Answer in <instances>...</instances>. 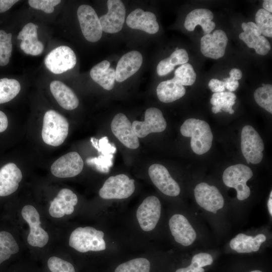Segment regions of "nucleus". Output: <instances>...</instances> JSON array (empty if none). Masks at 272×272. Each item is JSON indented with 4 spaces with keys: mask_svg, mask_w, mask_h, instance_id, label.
I'll return each instance as SVG.
<instances>
[{
    "mask_svg": "<svg viewBox=\"0 0 272 272\" xmlns=\"http://www.w3.org/2000/svg\"><path fill=\"white\" fill-rule=\"evenodd\" d=\"M77 15L85 38L91 42L99 41L103 31L99 18L94 9L89 5H81L78 8Z\"/></svg>",
    "mask_w": 272,
    "mask_h": 272,
    "instance_id": "9",
    "label": "nucleus"
},
{
    "mask_svg": "<svg viewBox=\"0 0 272 272\" xmlns=\"http://www.w3.org/2000/svg\"><path fill=\"white\" fill-rule=\"evenodd\" d=\"M241 148L247 163L256 164L263 158L264 143L257 131L251 125L244 126L241 131Z\"/></svg>",
    "mask_w": 272,
    "mask_h": 272,
    "instance_id": "6",
    "label": "nucleus"
},
{
    "mask_svg": "<svg viewBox=\"0 0 272 272\" xmlns=\"http://www.w3.org/2000/svg\"><path fill=\"white\" fill-rule=\"evenodd\" d=\"M78 201V197L73 191L68 188H62L51 201L49 213L51 216L56 218L71 215L74 212Z\"/></svg>",
    "mask_w": 272,
    "mask_h": 272,
    "instance_id": "20",
    "label": "nucleus"
},
{
    "mask_svg": "<svg viewBox=\"0 0 272 272\" xmlns=\"http://www.w3.org/2000/svg\"><path fill=\"white\" fill-rule=\"evenodd\" d=\"M9 121L6 114L0 110V133L5 131L8 128Z\"/></svg>",
    "mask_w": 272,
    "mask_h": 272,
    "instance_id": "45",
    "label": "nucleus"
},
{
    "mask_svg": "<svg viewBox=\"0 0 272 272\" xmlns=\"http://www.w3.org/2000/svg\"><path fill=\"white\" fill-rule=\"evenodd\" d=\"M256 25L261 34L268 37H272V15L263 9L258 10L255 14Z\"/></svg>",
    "mask_w": 272,
    "mask_h": 272,
    "instance_id": "38",
    "label": "nucleus"
},
{
    "mask_svg": "<svg viewBox=\"0 0 272 272\" xmlns=\"http://www.w3.org/2000/svg\"><path fill=\"white\" fill-rule=\"evenodd\" d=\"M83 167L81 156L76 152H71L56 160L50 167V171L56 177L70 178L79 174Z\"/></svg>",
    "mask_w": 272,
    "mask_h": 272,
    "instance_id": "13",
    "label": "nucleus"
},
{
    "mask_svg": "<svg viewBox=\"0 0 272 272\" xmlns=\"http://www.w3.org/2000/svg\"><path fill=\"white\" fill-rule=\"evenodd\" d=\"M252 176V171L248 166L238 164L227 168L222 178L226 186L236 189L237 199L243 200L250 196V189L246 183Z\"/></svg>",
    "mask_w": 272,
    "mask_h": 272,
    "instance_id": "4",
    "label": "nucleus"
},
{
    "mask_svg": "<svg viewBox=\"0 0 272 272\" xmlns=\"http://www.w3.org/2000/svg\"><path fill=\"white\" fill-rule=\"evenodd\" d=\"M241 28L243 32L240 33L239 37L249 48H254L259 55H266L270 49L268 40L263 36L257 25L252 22L243 23Z\"/></svg>",
    "mask_w": 272,
    "mask_h": 272,
    "instance_id": "18",
    "label": "nucleus"
},
{
    "mask_svg": "<svg viewBox=\"0 0 272 272\" xmlns=\"http://www.w3.org/2000/svg\"><path fill=\"white\" fill-rule=\"evenodd\" d=\"M108 12L99 18L102 31L108 33H115L122 28L125 16V8L120 0H108Z\"/></svg>",
    "mask_w": 272,
    "mask_h": 272,
    "instance_id": "14",
    "label": "nucleus"
},
{
    "mask_svg": "<svg viewBox=\"0 0 272 272\" xmlns=\"http://www.w3.org/2000/svg\"><path fill=\"white\" fill-rule=\"evenodd\" d=\"M134 190V180L121 174L109 177L100 189L99 194L105 199H124L129 197Z\"/></svg>",
    "mask_w": 272,
    "mask_h": 272,
    "instance_id": "5",
    "label": "nucleus"
},
{
    "mask_svg": "<svg viewBox=\"0 0 272 272\" xmlns=\"http://www.w3.org/2000/svg\"><path fill=\"white\" fill-rule=\"evenodd\" d=\"M103 232L92 227H78L71 234L69 245L76 250L85 253L105 249Z\"/></svg>",
    "mask_w": 272,
    "mask_h": 272,
    "instance_id": "3",
    "label": "nucleus"
},
{
    "mask_svg": "<svg viewBox=\"0 0 272 272\" xmlns=\"http://www.w3.org/2000/svg\"><path fill=\"white\" fill-rule=\"evenodd\" d=\"M150 262L147 259L139 257L119 264L114 272H150Z\"/></svg>",
    "mask_w": 272,
    "mask_h": 272,
    "instance_id": "34",
    "label": "nucleus"
},
{
    "mask_svg": "<svg viewBox=\"0 0 272 272\" xmlns=\"http://www.w3.org/2000/svg\"><path fill=\"white\" fill-rule=\"evenodd\" d=\"M47 266L51 272H75L71 263L56 256H51L48 259Z\"/></svg>",
    "mask_w": 272,
    "mask_h": 272,
    "instance_id": "40",
    "label": "nucleus"
},
{
    "mask_svg": "<svg viewBox=\"0 0 272 272\" xmlns=\"http://www.w3.org/2000/svg\"><path fill=\"white\" fill-rule=\"evenodd\" d=\"M158 99L164 103H170L182 97L186 93L183 86L174 78L161 82L156 89Z\"/></svg>",
    "mask_w": 272,
    "mask_h": 272,
    "instance_id": "29",
    "label": "nucleus"
},
{
    "mask_svg": "<svg viewBox=\"0 0 272 272\" xmlns=\"http://www.w3.org/2000/svg\"><path fill=\"white\" fill-rule=\"evenodd\" d=\"M161 204L159 198L154 195L146 197L140 205L136 213L142 229L148 232L156 226L161 216Z\"/></svg>",
    "mask_w": 272,
    "mask_h": 272,
    "instance_id": "10",
    "label": "nucleus"
},
{
    "mask_svg": "<svg viewBox=\"0 0 272 272\" xmlns=\"http://www.w3.org/2000/svg\"><path fill=\"white\" fill-rule=\"evenodd\" d=\"M21 215L30 228L27 237L28 244L33 247L42 248L49 241L47 232L41 227L39 212L31 205H25L22 209Z\"/></svg>",
    "mask_w": 272,
    "mask_h": 272,
    "instance_id": "7",
    "label": "nucleus"
},
{
    "mask_svg": "<svg viewBox=\"0 0 272 272\" xmlns=\"http://www.w3.org/2000/svg\"><path fill=\"white\" fill-rule=\"evenodd\" d=\"M230 77H231L235 80L238 81L241 79L242 73L241 71L236 68L232 69L229 72Z\"/></svg>",
    "mask_w": 272,
    "mask_h": 272,
    "instance_id": "46",
    "label": "nucleus"
},
{
    "mask_svg": "<svg viewBox=\"0 0 272 272\" xmlns=\"http://www.w3.org/2000/svg\"><path fill=\"white\" fill-rule=\"evenodd\" d=\"M228 40L226 33L222 30L204 35L200 39L201 52L209 58H221L225 54Z\"/></svg>",
    "mask_w": 272,
    "mask_h": 272,
    "instance_id": "17",
    "label": "nucleus"
},
{
    "mask_svg": "<svg viewBox=\"0 0 272 272\" xmlns=\"http://www.w3.org/2000/svg\"><path fill=\"white\" fill-rule=\"evenodd\" d=\"M110 65L109 61L104 60L96 64L90 71L91 78L107 90L113 89L115 80V71Z\"/></svg>",
    "mask_w": 272,
    "mask_h": 272,
    "instance_id": "28",
    "label": "nucleus"
},
{
    "mask_svg": "<svg viewBox=\"0 0 272 272\" xmlns=\"http://www.w3.org/2000/svg\"><path fill=\"white\" fill-rule=\"evenodd\" d=\"M19 250V245L13 235L7 231L0 230V264Z\"/></svg>",
    "mask_w": 272,
    "mask_h": 272,
    "instance_id": "32",
    "label": "nucleus"
},
{
    "mask_svg": "<svg viewBox=\"0 0 272 272\" xmlns=\"http://www.w3.org/2000/svg\"><path fill=\"white\" fill-rule=\"evenodd\" d=\"M18 2V0H0V13L5 12Z\"/></svg>",
    "mask_w": 272,
    "mask_h": 272,
    "instance_id": "44",
    "label": "nucleus"
},
{
    "mask_svg": "<svg viewBox=\"0 0 272 272\" xmlns=\"http://www.w3.org/2000/svg\"><path fill=\"white\" fill-rule=\"evenodd\" d=\"M169 226L176 242L183 246L191 245L196 238V233L187 218L181 214H174L169 221Z\"/></svg>",
    "mask_w": 272,
    "mask_h": 272,
    "instance_id": "19",
    "label": "nucleus"
},
{
    "mask_svg": "<svg viewBox=\"0 0 272 272\" xmlns=\"http://www.w3.org/2000/svg\"><path fill=\"white\" fill-rule=\"evenodd\" d=\"M196 202L206 211L216 214L224 205V199L219 189L206 182L197 184L194 189Z\"/></svg>",
    "mask_w": 272,
    "mask_h": 272,
    "instance_id": "11",
    "label": "nucleus"
},
{
    "mask_svg": "<svg viewBox=\"0 0 272 272\" xmlns=\"http://www.w3.org/2000/svg\"><path fill=\"white\" fill-rule=\"evenodd\" d=\"M166 121L160 110L155 107L147 109L143 121H134L132 126L138 138L146 137L149 134L163 131L166 127Z\"/></svg>",
    "mask_w": 272,
    "mask_h": 272,
    "instance_id": "12",
    "label": "nucleus"
},
{
    "mask_svg": "<svg viewBox=\"0 0 272 272\" xmlns=\"http://www.w3.org/2000/svg\"><path fill=\"white\" fill-rule=\"evenodd\" d=\"M21 85L14 79H0V104L7 103L13 99L20 92Z\"/></svg>",
    "mask_w": 272,
    "mask_h": 272,
    "instance_id": "33",
    "label": "nucleus"
},
{
    "mask_svg": "<svg viewBox=\"0 0 272 272\" xmlns=\"http://www.w3.org/2000/svg\"><path fill=\"white\" fill-rule=\"evenodd\" d=\"M250 272H262L261 271V270H252Z\"/></svg>",
    "mask_w": 272,
    "mask_h": 272,
    "instance_id": "49",
    "label": "nucleus"
},
{
    "mask_svg": "<svg viewBox=\"0 0 272 272\" xmlns=\"http://www.w3.org/2000/svg\"><path fill=\"white\" fill-rule=\"evenodd\" d=\"M50 91L58 104L63 108L71 110L79 105V99L73 90L59 81H53L50 84Z\"/></svg>",
    "mask_w": 272,
    "mask_h": 272,
    "instance_id": "26",
    "label": "nucleus"
},
{
    "mask_svg": "<svg viewBox=\"0 0 272 272\" xmlns=\"http://www.w3.org/2000/svg\"><path fill=\"white\" fill-rule=\"evenodd\" d=\"M213 13L206 9H197L191 11L186 16L184 22L185 28L192 31L197 25H200L204 34L210 33L215 28V23L212 20Z\"/></svg>",
    "mask_w": 272,
    "mask_h": 272,
    "instance_id": "25",
    "label": "nucleus"
},
{
    "mask_svg": "<svg viewBox=\"0 0 272 272\" xmlns=\"http://www.w3.org/2000/svg\"><path fill=\"white\" fill-rule=\"evenodd\" d=\"M188 60V54L185 49L175 50L169 57L159 62L157 73L159 76H164L171 72L176 65L186 63Z\"/></svg>",
    "mask_w": 272,
    "mask_h": 272,
    "instance_id": "30",
    "label": "nucleus"
},
{
    "mask_svg": "<svg viewBox=\"0 0 272 272\" xmlns=\"http://www.w3.org/2000/svg\"><path fill=\"white\" fill-rule=\"evenodd\" d=\"M12 34L0 30V66L6 65L12 55Z\"/></svg>",
    "mask_w": 272,
    "mask_h": 272,
    "instance_id": "39",
    "label": "nucleus"
},
{
    "mask_svg": "<svg viewBox=\"0 0 272 272\" xmlns=\"http://www.w3.org/2000/svg\"><path fill=\"white\" fill-rule=\"evenodd\" d=\"M111 129L115 137L127 148L136 149L139 147L138 137L131 123L124 114L119 113L115 115L111 123Z\"/></svg>",
    "mask_w": 272,
    "mask_h": 272,
    "instance_id": "16",
    "label": "nucleus"
},
{
    "mask_svg": "<svg viewBox=\"0 0 272 272\" xmlns=\"http://www.w3.org/2000/svg\"><path fill=\"white\" fill-rule=\"evenodd\" d=\"M262 6L263 9L266 11L271 13L272 12V1L271 0H265L262 3Z\"/></svg>",
    "mask_w": 272,
    "mask_h": 272,
    "instance_id": "47",
    "label": "nucleus"
},
{
    "mask_svg": "<svg viewBox=\"0 0 272 272\" xmlns=\"http://www.w3.org/2000/svg\"><path fill=\"white\" fill-rule=\"evenodd\" d=\"M69 130V123L63 116L53 110L47 111L44 115L41 136L47 145L57 147L63 143Z\"/></svg>",
    "mask_w": 272,
    "mask_h": 272,
    "instance_id": "2",
    "label": "nucleus"
},
{
    "mask_svg": "<svg viewBox=\"0 0 272 272\" xmlns=\"http://www.w3.org/2000/svg\"><path fill=\"white\" fill-rule=\"evenodd\" d=\"M267 208L268 212L270 215L272 216V191H270L269 197L267 201Z\"/></svg>",
    "mask_w": 272,
    "mask_h": 272,
    "instance_id": "48",
    "label": "nucleus"
},
{
    "mask_svg": "<svg viewBox=\"0 0 272 272\" xmlns=\"http://www.w3.org/2000/svg\"><path fill=\"white\" fill-rule=\"evenodd\" d=\"M60 0H29L30 6L35 9L40 10L46 13H51L54 10V7L60 4Z\"/></svg>",
    "mask_w": 272,
    "mask_h": 272,
    "instance_id": "41",
    "label": "nucleus"
},
{
    "mask_svg": "<svg viewBox=\"0 0 272 272\" xmlns=\"http://www.w3.org/2000/svg\"><path fill=\"white\" fill-rule=\"evenodd\" d=\"M76 62L75 52L67 46H60L54 48L44 59L47 69L55 74H60L74 68Z\"/></svg>",
    "mask_w": 272,
    "mask_h": 272,
    "instance_id": "8",
    "label": "nucleus"
},
{
    "mask_svg": "<svg viewBox=\"0 0 272 272\" xmlns=\"http://www.w3.org/2000/svg\"><path fill=\"white\" fill-rule=\"evenodd\" d=\"M180 132L184 137L191 138V149L197 155L207 153L212 147L213 133L209 124L204 120L186 119L181 126Z\"/></svg>",
    "mask_w": 272,
    "mask_h": 272,
    "instance_id": "1",
    "label": "nucleus"
},
{
    "mask_svg": "<svg viewBox=\"0 0 272 272\" xmlns=\"http://www.w3.org/2000/svg\"><path fill=\"white\" fill-rule=\"evenodd\" d=\"M38 26L32 23L25 25L19 33L18 39L22 40L21 49L26 54L38 55L44 48L42 43L38 39Z\"/></svg>",
    "mask_w": 272,
    "mask_h": 272,
    "instance_id": "24",
    "label": "nucleus"
},
{
    "mask_svg": "<svg viewBox=\"0 0 272 272\" xmlns=\"http://www.w3.org/2000/svg\"><path fill=\"white\" fill-rule=\"evenodd\" d=\"M223 81L225 88L231 92L235 91L239 86L238 81L230 77L227 78H224Z\"/></svg>",
    "mask_w": 272,
    "mask_h": 272,
    "instance_id": "43",
    "label": "nucleus"
},
{
    "mask_svg": "<svg viewBox=\"0 0 272 272\" xmlns=\"http://www.w3.org/2000/svg\"><path fill=\"white\" fill-rule=\"evenodd\" d=\"M143 62L141 53L135 50L124 54L118 60L115 71V80L122 82L133 74L141 67Z\"/></svg>",
    "mask_w": 272,
    "mask_h": 272,
    "instance_id": "23",
    "label": "nucleus"
},
{
    "mask_svg": "<svg viewBox=\"0 0 272 272\" xmlns=\"http://www.w3.org/2000/svg\"><path fill=\"white\" fill-rule=\"evenodd\" d=\"M148 173L152 182L162 193L170 196L179 194V184L165 167L159 164H152L149 168Z\"/></svg>",
    "mask_w": 272,
    "mask_h": 272,
    "instance_id": "15",
    "label": "nucleus"
},
{
    "mask_svg": "<svg viewBox=\"0 0 272 272\" xmlns=\"http://www.w3.org/2000/svg\"><path fill=\"white\" fill-rule=\"evenodd\" d=\"M256 103L270 113H272V86L270 84H262L254 93Z\"/></svg>",
    "mask_w": 272,
    "mask_h": 272,
    "instance_id": "36",
    "label": "nucleus"
},
{
    "mask_svg": "<svg viewBox=\"0 0 272 272\" xmlns=\"http://www.w3.org/2000/svg\"><path fill=\"white\" fill-rule=\"evenodd\" d=\"M126 22L129 28L142 30L150 34L156 33L159 29L155 15L141 9L132 11L127 16Z\"/></svg>",
    "mask_w": 272,
    "mask_h": 272,
    "instance_id": "22",
    "label": "nucleus"
},
{
    "mask_svg": "<svg viewBox=\"0 0 272 272\" xmlns=\"http://www.w3.org/2000/svg\"><path fill=\"white\" fill-rule=\"evenodd\" d=\"M213 262V258L211 254L205 252L199 253L192 257L189 265L179 268L175 272H205L202 267L211 265Z\"/></svg>",
    "mask_w": 272,
    "mask_h": 272,
    "instance_id": "35",
    "label": "nucleus"
},
{
    "mask_svg": "<svg viewBox=\"0 0 272 272\" xmlns=\"http://www.w3.org/2000/svg\"><path fill=\"white\" fill-rule=\"evenodd\" d=\"M196 75L192 66L186 63L175 71L174 79L182 86H191L196 80Z\"/></svg>",
    "mask_w": 272,
    "mask_h": 272,
    "instance_id": "37",
    "label": "nucleus"
},
{
    "mask_svg": "<svg viewBox=\"0 0 272 272\" xmlns=\"http://www.w3.org/2000/svg\"><path fill=\"white\" fill-rule=\"evenodd\" d=\"M22 173L16 164L8 163L0 168V197L14 193L22 179Z\"/></svg>",
    "mask_w": 272,
    "mask_h": 272,
    "instance_id": "21",
    "label": "nucleus"
},
{
    "mask_svg": "<svg viewBox=\"0 0 272 272\" xmlns=\"http://www.w3.org/2000/svg\"><path fill=\"white\" fill-rule=\"evenodd\" d=\"M237 98L236 95L230 91L214 93L210 99V103L213 105L212 111L214 113L222 112V110L233 114L232 109Z\"/></svg>",
    "mask_w": 272,
    "mask_h": 272,
    "instance_id": "31",
    "label": "nucleus"
},
{
    "mask_svg": "<svg viewBox=\"0 0 272 272\" xmlns=\"http://www.w3.org/2000/svg\"><path fill=\"white\" fill-rule=\"evenodd\" d=\"M265 235L259 234L254 237L239 233L230 242L231 248L239 253L257 251L261 244L266 241Z\"/></svg>",
    "mask_w": 272,
    "mask_h": 272,
    "instance_id": "27",
    "label": "nucleus"
},
{
    "mask_svg": "<svg viewBox=\"0 0 272 272\" xmlns=\"http://www.w3.org/2000/svg\"><path fill=\"white\" fill-rule=\"evenodd\" d=\"M210 89L214 93L224 92L225 90L224 82L216 79H211L208 84Z\"/></svg>",
    "mask_w": 272,
    "mask_h": 272,
    "instance_id": "42",
    "label": "nucleus"
}]
</instances>
